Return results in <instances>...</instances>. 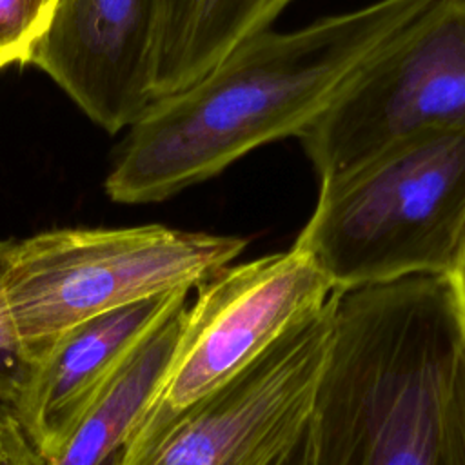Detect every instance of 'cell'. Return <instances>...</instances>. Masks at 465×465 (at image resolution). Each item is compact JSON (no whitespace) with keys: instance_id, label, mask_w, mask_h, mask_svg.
Masks as SVG:
<instances>
[{"instance_id":"obj_6","label":"cell","mask_w":465,"mask_h":465,"mask_svg":"<svg viewBox=\"0 0 465 465\" xmlns=\"http://www.w3.org/2000/svg\"><path fill=\"white\" fill-rule=\"evenodd\" d=\"M332 292L312 260L294 247L220 269L187 302L171 363L127 441L227 385L285 332L320 312Z\"/></svg>"},{"instance_id":"obj_3","label":"cell","mask_w":465,"mask_h":465,"mask_svg":"<svg viewBox=\"0 0 465 465\" xmlns=\"http://www.w3.org/2000/svg\"><path fill=\"white\" fill-rule=\"evenodd\" d=\"M465 243V129L396 142L320 180L294 249L351 291L449 276Z\"/></svg>"},{"instance_id":"obj_10","label":"cell","mask_w":465,"mask_h":465,"mask_svg":"<svg viewBox=\"0 0 465 465\" xmlns=\"http://www.w3.org/2000/svg\"><path fill=\"white\" fill-rule=\"evenodd\" d=\"M292 0H158L153 100L196 82L247 38L272 27Z\"/></svg>"},{"instance_id":"obj_16","label":"cell","mask_w":465,"mask_h":465,"mask_svg":"<svg viewBox=\"0 0 465 465\" xmlns=\"http://www.w3.org/2000/svg\"><path fill=\"white\" fill-rule=\"evenodd\" d=\"M271 465H311V421Z\"/></svg>"},{"instance_id":"obj_1","label":"cell","mask_w":465,"mask_h":465,"mask_svg":"<svg viewBox=\"0 0 465 465\" xmlns=\"http://www.w3.org/2000/svg\"><path fill=\"white\" fill-rule=\"evenodd\" d=\"M430 0H376L291 31H262L129 125L104 191L153 203L205 182L254 149L300 138L360 69Z\"/></svg>"},{"instance_id":"obj_9","label":"cell","mask_w":465,"mask_h":465,"mask_svg":"<svg viewBox=\"0 0 465 465\" xmlns=\"http://www.w3.org/2000/svg\"><path fill=\"white\" fill-rule=\"evenodd\" d=\"M189 292H169L94 316L67 331L33 365L11 411L44 461L64 449L134 349L189 300Z\"/></svg>"},{"instance_id":"obj_11","label":"cell","mask_w":465,"mask_h":465,"mask_svg":"<svg viewBox=\"0 0 465 465\" xmlns=\"http://www.w3.org/2000/svg\"><path fill=\"white\" fill-rule=\"evenodd\" d=\"M187 302L134 349L89 407L64 449L45 465H113L116 461L171 363Z\"/></svg>"},{"instance_id":"obj_8","label":"cell","mask_w":465,"mask_h":465,"mask_svg":"<svg viewBox=\"0 0 465 465\" xmlns=\"http://www.w3.org/2000/svg\"><path fill=\"white\" fill-rule=\"evenodd\" d=\"M158 0H58L31 56L76 107L114 134L153 102Z\"/></svg>"},{"instance_id":"obj_15","label":"cell","mask_w":465,"mask_h":465,"mask_svg":"<svg viewBox=\"0 0 465 465\" xmlns=\"http://www.w3.org/2000/svg\"><path fill=\"white\" fill-rule=\"evenodd\" d=\"M0 465H45L31 445L16 416L0 403Z\"/></svg>"},{"instance_id":"obj_12","label":"cell","mask_w":465,"mask_h":465,"mask_svg":"<svg viewBox=\"0 0 465 465\" xmlns=\"http://www.w3.org/2000/svg\"><path fill=\"white\" fill-rule=\"evenodd\" d=\"M56 5L58 0H0V71L31 62Z\"/></svg>"},{"instance_id":"obj_17","label":"cell","mask_w":465,"mask_h":465,"mask_svg":"<svg viewBox=\"0 0 465 465\" xmlns=\"http://www.w3.org/2000/svg\"><path fill=\"white\" fill-rule=\"evenodd\" d=\"M447 278H449L452 292H454V300H456V307H458V314H460V322H461V329H463V338H465V243H463L461 252Z\"/></svg>"},{"instance_id":"obj_7","label":"cell","mask_w":465,"mask_h":465,"mask_svg":"<svg viewBox=\"0 0 465 465\" xmlns=\"http://www.w3.org/2000/svg\"><path fill=\"white\" fill-rule=\"evenodd\" d=\"M332 325L331 294L227 385L127 441L113 465H271L309 423Z\"/></svg>"},{"instance_id":"obj_4","label":"cell","mask_w":465,"mask_h":465,"mask_svg":"<svg viewBox=\"0 0 465 465\" xmlns=\"http://www.w3.org/2000/svg\"><path fill=\"white\" fill-rule=\"evenodd\" d=\"M245 247L242 236L160 223L42 231L15 242L5 302L35 365L73 327L154 296L193 291Z\"/></svg>"},{"instance_id":"obj_5","label":"cell","mask_w":465,"mask_h":465,"mask_svg":"<svg viewBox=\"0 0 465 465\" xmlns=\"http://www.w3.org/2000/svg\"><path fill=\"white\" fill-rule=\"evenodd\" d=\"M440 129H465V0H430L298 140L323 180Z\"/></svg>"},{"instance_id":"obj_13","label":"cell","mask_w":465,"mask_h":465,"mask_svg":"<svg viewBox=\"0 0 465 465\" xmlns=\"http://www.w3.org/2000/svg\"><path fill=\"white\" fill-rule=\"evenodd\" d=\"M13 245L15 240L0 238V403L9 409H13L22 396L33 371L18 340L4 292V280Z\"/></svg>"},{"instance_id":"obj_14","label":"cell","mask_w":465,"mask_h":465,"mask_svg":"<svg viewBox=\"0 0 465 465\" xmlns=\"http://www.w3.org/2000/svg\"><path fill=\"white\" fill-rule=\"evenodd\" d=\"M445 429L450 465H465V345L447 400Z\"/></svg>"},{"instance_id":"obj_2","label":"cell","mask_w":465,"mask_h":465,"mask_svg":"<svg viewBox=\"0 0 465 465\" xmlns=\"http://www.w3.org/2000/svg\"><path fill=\"white\" fill-rule=\"evenodd\" d=\"M311 465H450L447 400L463 329L447 276L332 292Z\"/></svg>"}]
</instances>
